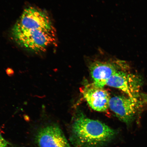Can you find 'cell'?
<instances>
[{
    "mask_svg": "<svg viewBox=\"0 0 147 147\" xmlns=\"http://www.w3.org/2000/svg\"><path fill=\"white\" fill-rule=\"evenodd\" d=\"M117 134V131L104 123L81 113L73 121L69 139L74 147H104Z\"/></svg>",
    "mask_w": 147,
    "mask_h": 147,
    "instance_id": "1",
    "label": "cell"
},
{
    "mask_svg": "<svg viewBox=\"0 0 147 147\" xmlns=\"http://www.w3.org/2000/svg\"><path fill=\"white\" fill-rule=\"evenodd\" d=\"M12 34L14 41L20 47L35 52L46 50L56 41V32L54 27L12 32Z\"/></svg>",
    "mask_w": 147,
    "mask_h": 147,
    "instance_id": "2",
    "label": "cell"
},
{
    "mask_svg": "<svg viewBox=\"0 0 147 147\" xmlns=\"http://www.w3.org/2000/svg\"><path fill=\"white\" fill-rule=\"evenodd\" d=\"M48 14L39 8L30 7L25 9L12 30L20 32L54 28Z\"/></svg>",
    "mask_w": 147,
    "mask_h": 147,
    "instance_id": "3",
    "label": "cell"
},
{
    "mask_svg": "<svg viewBox=\"0 0 147 147\" xmlns=\"http://www.w3.org/2000/svg\"><path fill=\"white\" fill-rule=\"evenodd\" d=\"M143 104L139 97L115 96L110 99L109 108L119 120L128 125L135 120Z\"/></svg>",
    "mask_w": 147,
    "mask_h": 147,
    "instance_id": "4",
    "label": "cell"
},
{
    "mask_svg": "<svg viewBox=\"0 0 147 147\" xmlns=\"http://www.w3.org/2000/svg\"><path fill=\"white\" fill-rule=\"evenodd\" d=\"M143 83L139 75L118 71L108 80L106 85L121 90L128 96L139 98Z\"/></svg>",
    "mask_w": 147,
    "mask_h": 147,
    "instance_id": "5",
    "label": "cell"
},
{
    "mask_svg": "<svg viewBox=\"0 0 147 147\" xmlns=\"http://www.w3.org/2000/svg\"><path fill=\"white\" fill-rule=\"evenodd\" d=\"M35 140L38 147H71L61 129L55 124L40 129Z\"/></svg>",
    "mask_w": 147,
    "mask_h": 147,
    "instance_id": "6",
    "label": "cell"
},
{
    "mask_svg": "<svg viewBox=\"0 0 147 147\" xmlns=\"http://www.w3.org/2000/svg\"><path fill=\"white\" fill-rule=\"evenodd\" d=\"M83 96L90 107L95 111L106 112L109 108L111 97L104 88L93 83L87 84L82 90Z\"/></svg>",
    "mask_w": 147,
    "mask_h": 147,
    "instance_id": "7",
    "label": "cell"
},
{
    "mask_svg": "<svg viewBox=\"0 0 147 147\" xmlns=\"http://www.w3.org/2000/svg\"><path fill=\"white\" fill-rule=\"evenodd\" d=\"M119 62L96 60L92 62L90 69L93 83L97 87L104 88L108 80L118 71L117 65Z\"/></svg>",
    "mask_w": 147,
    "mask_h": 147,
    "instance_id": "8",
    "label": "cell"
},
{
    "mask_svg": "<svg viewBox=\"0 0 147 147\" xmlns=\"http://www.w3.org/2000/svg\"><path fill=\"white\" fill-rule=\"evenodd\" d=\"M8 143L3 137L0 131V147H7Z\"/></svg>",
    "mask_w": 147,
    "mask_h": 147,
    "instance_id": "9",
    "label": "cell"
},
{
    "mask_svg": "<svg viewBox=\"0 0 147 147\" xmlns=\"http://www.w3.org/2000/svg\"><path fill=\"white\" fill-rule=\"evenodd\" d=\"M144 96V102H147V95H145Z\"/></svg>",
    "mask_w": 147,
    "mask_h": 147,
    "instance_id": "10",
    "label": "cell"
}]
</instances>
